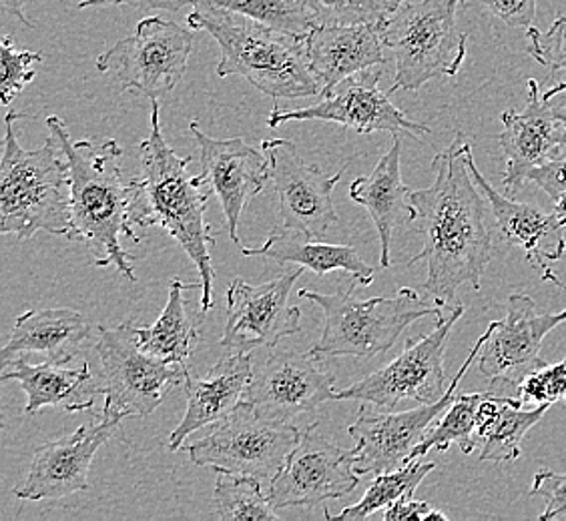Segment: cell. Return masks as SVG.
<instances>
[{
  "label": "cell",
  "mask_w": 566,
  "mask_h": 521,
  "mask_svg": "<svg viewBox=\"0 0 566 521\" xmlns=\"http://www.w3.org/2000/svg\"><path fill=\"white\" fill-rule=\"evenodd\" d=\"M434 469L436 464L432 461L422 464L418 459H412L400 469L374 476V483L356 506H349L346 510L339 511L338 515H332L326 511V520L359 521L370 518L376 511L388 510L396 501L415 496L418 486Z\"/></svg>",
  "instance_id": "31"
},
{
  "label": "cell",
  "mask_w": 566,
  "mask_h": 521,
  "mask_svg": "<svg viewBox=\"0 0 566 521\" xmlns=\"http://www.w3.org/2000/svg\"><path fill=\"white\" fill-rule=\"evenodd\" d=\"M93 337L87 317L75 309H33L17 317L14 329L0 353V365L14 359L66 365L75 361Z\"/></svg>",
  "instance_id": "25"
},
{
  "label": "cell",
  "mask_w": 566,
  "mask_h": 521,
  "mask_svg": "<svg viewBox=\"0 0 566 521\" xmlns=\"http://www.w3.org/2000/svg\"><path fill=\"white\" fill-rule=\"evenodd\" d=\"M486 343V331L470 351L469 358L458 370L447 393L436 403L420 405L410 412H376L368 403L359 410L358 419L349 425L348 434L356 442V471L359 476H380L400 469L412 461L416 447L422 444L436 419L447 412L457 397L458 385L476 361L480 349Z\"/></svg>",
  "instance_id": "12"
},
{
  "label": "cell",
  "mask_w": 566,
  "mask_h": 521,
  "mask_svg": "<svg viewBox=\"0 0 566 521\" xmlns=\"http://www.w3.org/2000/svg\"><path fill=\"white\" fill-rule=\"evenodd\" d=\"M467 159H469L470 174L474 177L482 195L486 196L491 205L502 240L524 251L528 263L534 269L541 272L545 281L566 289L565 283H560L551 265L565 257V225L558 221L555 213H545L541 206L531 205L524 201H512L509 196L501 195L489 183V179L480 173L472 157V149Z\"/></svg>",
  "instance_id": "22"
},
{
  "label": "cell",
  "mask_w": 566,
  "mask_h": 521,
  "mask_svg": "<svg viewBox=\"0 0 566 521\" xmlns=\"http://www.w3.org/2000/svg\"><path fill=\"white\" fill-rule=\"evenodd\" d=\"M376 2L380 4L381 11L386 12V14L390 17V14H394V12L398 11V9L402 7L406 0H376Z\"/></svg>",
  "instance_id": "47"
},
{
  "label": "cell",
  "mask_w": 566,
  "mask_h": 521,
  "mask_svg": "<svg viewBox=\"0 0 566 521\" xmlns=\"http://www.w3.org/2000/svg\"><path fill=\"white\" fill-rule=\"evenodd\" d=\"M502 152L506 157V169L502 183L506 193H516L534 169L558 159L566 152V127L556 119L555 113L541 97L538 81H526V107L524 110H504L501 115Z\"/></svg>",
  "instance_id": "21"
},
{
  "label": "cell",
  "mask_w": 566,
  "mask_h": 521,
  "mask_svg": "<svg viewBox=\"0 0 566 521\" xmlns=\"http://www.w3.org/2000/svg\"><path fill=\"white\" fill-rule=\"evenodd\" d=\"M566 321V309L538 313L533 297L514 294L506 299L504 321H492L480 349L479 370L491 380V390L516 397V387L528 371L543 365L545 337Z\"/></svg>",
  "instance_id": "16"
},
{
  "label": "cell",
  "mask_w": 566,
  "mask_h": 521,
  "mask_svg": "<svg viewBox=\"0 0 566 521\" xmlns=\"http://www.w3.org/2000/svg\"><path fill=\"white\" fill-rule=\"evenodd\" d=\"M361 287L352 285L338 294H319L302 289L300 297L316 304L324 313L322 337L307 353L317 361L334 358H374L394 348L406 327L426 316H444L448 309L436 301H424L412 287H402L394 295L358 301L354 294Z\"/></svg>",
  "instance_id": "6"
},
{
  "label": "cell",
  "mask_w": 566,
  "mask_h": 521,
  "mask_svg": "<svg viewBox=\"0 0 566 521\" xmlns=\"http://www.w3.org/2000/svg\"><path fill=\"white\" fill-rule=\"evenodd\" d=\"M317 26L386 22L388 14L376 0H307Z\"/></svg>",
  "instance_id": "37"
},
{
  "label": "cell",
  "mask_w": 566,
  "mask_h": 521,
  "mask_svg": "<svg viewBox=\"0 0 566 521\" xmlns=\"http://www.w3.org/2000/svg\"><path fill=\"white\" fill-rule=\"evenodd\" d=\"M489 391L484 393H470V395H457L454 402L448 405L436 427H430L422 444L416 447L412 459L424 457L430 449L447 451L452 444H458L462 454L470 456L476 449V422H479L480 403L486 400Z\"/></svg>",
  "instance_id": "32"
},
{
  "label": "cell",
  "mask_w": 566,
  "mask_h": 521,
  "mask_svg": "<svg viewBox=\"0 0 566 521\" xmlns=\"http://www.w3.org/2000/svg\"><path fill=\"white\" fill-rule=\"evenodd\" d=\"M462 316L464 305L448 309L444 316L436 319V327L428 336L408 339L402 353L392 363L346 390H338L336 400H358L384 412H394L408 400L420 405L438 402L447 393L444 353L448 336Z\"/></svg>",
  "instance_id": "10"
},
{
  "label": "cell",
  "mask_w": 566,
  "mask_h": 521,
  "mask_svg": "<svg viewBox=\"0 0 566 521\" xmlns=\"http://www.w3.org/2000/svg\"><path fill=\"white\" fill-rule=\"evenodd\" d=\"M528 181L541 187L553 201L566 193V152L555 161L534 169L533 173L528 174Z\"/></svg>",
  "instance_id": "42"
},
{
  "label": "cell",
  "mask_w": 566,
  "mask_h": 521,
  "mask_svg": "<svg viewBox=\"0 0 566 521\" xmlns=\"http://www.w3.org/2000/svg\"><path fill=\"white\" fill-rule=\"evenodd\" d=\"M43 61L41 53L17 49L9 36L0 43V97L2 105H11L12 98L21 95L29 83H33L34 65Z\"/></svg>",
  "instance_id": "35"
},
{
  "label": "cell",
  "mask_w": 566,
  "mask_h": 521,
  "mask_svg": "<svg viewBox=\"0 0 566 521\" xmlns=\"http://www.w3.org/2000/svg\"><path fill=\"white\" fill-rule=\"evenodd\" d=\"M516 400L526 405L566 402V355L558 363H543L524 375L516 387Z\"/></svg>",
  "instance_id": "36"
},
{
  "label": "cell",
  "mask_w": 566,
  "mask_h": 521,
  "mask_svg": "<svg viewBox=\"0 0 566 521\" xmlns=\"http://www.w3.org/2000/svg\"><path fill=\"white\" fill-rule=\"evenodd\" d=\"M553 203H555V206H553V213H555L558 221H560V223L566 227V193L556 196Z\"/></svg>",
  "instance_id": "46"
},
{
  "label": "cell",
  "mask_w": 566,
  "mask_h": 521,
  "mask_svg": "<svg viewBox=\"0 0 566 521\" xmlns=\"http://www.w3.org/2000/svg\"><path fill=\"white\" fill-rule=\"evenodd\" d=\"M191 51V29L161 17H147L135 33L98 55L97 71L113 76L125 91L153 100L181 83Z\"/></svg>",
  "instance_id": "11"
},
{
  "label": "cell",
  "mask_w": 566,
  "mask_h": 521,
  "mask_svg": "<svg viewBox=\"0 0 566 521\" xmlns=\"http://www.w3.org/2000/svg\"><path fill=\"white\" fill-rule=\"evenodd\" d=\"M201 287V283H184L174 277L169 283V297L159 319L149 327H137L135 336L139 348L169 365L191 370V358L199 341V327L206 321L203 311H191L184 291Z\"/></svg>",
  "instance_id": "29"
},
{
  "label": "cell",
  "mask_w": 566,
  "mask_h": 521,
  "mask_svg": "<svg viewBox=\"0 0 566 521\" xmlns=\"http://www.w3.org/2000/svg\"><path fill=\"white\" fill-rule=\"evenodd\" d=\"M380 78L381 68H370L339 81L334 87L324 88L319 100L304 109L282 110L275 107L268 119V127L277 129L290 120H326L344 125L358 135H371L378 130L392 132L394 137L408 132L416 139L430 135L428 125L408 119L394 105L390 93L381 91Z\"/></svg>",
  "instance_id": "14"
},
{
  "label": "cell",
  "mask_w": 566,
  "mask_h": 521,
  "mask_svg": "<svg viewBox=\"0 0 566 521\" xmlns=\"http://www.w3.org/2000/svg\"><path fill=\"white\" fill-rule=\"evenodd\" d=\"M133 326V321L113 329L98 326L95 341L105 395L101 413L123 419L155 412L175 387L186 383L187 373L191 371L145 353Z\"/></svg>",
  "instance_id": "9"
},
{
  "label": "cell",
  "mask_w": 566,
  "mask_h": 521,
  "mask_svg": "<svg viewBox=\"0 0 566 521\" xmlns=\"http://www.w3.org/2000/svg\"><path fill=\"white\" fill-rule=\"evenodd\" d=\"M462 0H406L384 22V43L392 55L396 91L416 93L440 76L458 75L469 34L458 29Z\"/></svg>",
  "instance_id": "7"
},
{
  "label": "cell",
  "mask_w": 566,
  "mask_h": 521,
  "mask_svg": "<svg viewBox=\"0 0 566 521\" xmlns=\"http://www.w3.org/2000/svg\"><path fill=\"white\" fill-rule=\"evenodd\" d=\"M46 127L61 142L71 169L73 228L66 240L81 243L97 267L113 265L129 281H137L132 265L135 255L120 247V237L133 243L142 240L129 221L132 185L123 179L119 142L71 141L65 120L56 115L46 117Z\"/></svg>",
  "instance_id": "3"
},
{
  "label": "cell",
  "mask_w": 566,
  "mask_h": 521,
  "mask_svg": "<svg viewBox=\"0 0 566 521\" xmlns=\"http://www.w3.org/2000/svg\"><path fill=\"white\" fill-rule=\"evenodd\" d=\"M213 501L221 520H280L260 479L218 471Z\"/></svg>",
  "instance_id": "33"
},
{
  "label": "cell",
  "mask_w": 566,
  "mask_h": 521,
  "mask_svg": "<svg viewBox=\"0 0 566 521\" xmlns=\"http://www.w3.org/2000/svg\"><path fill=\"white\" fill-rule=\"evenodd\" d=\"M300 432L290 422L263 417L243 400L206 437L187 447V454L199 467L272 481L297 446Z\"/></svg>",
  "instance_id": "8"
},
{
  "label": "cell",
  "mask_w": 566,
  "mask_h": 521,
  "mask_svg": "<svg viewBox=\"0 0 566 521\" xmlns=\"http://www.w3.org/2000/svg\"><path fill=\"white\" fill-rule=\"evenodd\" d=\"M528 55L553 75H566V14L558 17L551 29L543 33L536 26L526 29Z\"/></svg>",
  "instance_id": "38"
},
{
  "label": "cell",
  "mask_w": 566,
  "mask_h": 521,
  "mask_svg": "<svg viewBox=\"0 0 566 521\" xmlns=\"http://www.w3.org/2000/svg\"><path fill=\"white\" fill-rule=\"evenodd\" d=\"M0 381H19L27 393L29 415L41 412L44 407H53L59 412H87L103 393L101 380L93 375L87 361H83L75 370H69L59 363H34L29 359H14L7 368H2Z\"/></svg>",
  "instance_id": "26"
},
{
  "label": "cell",
  "mask_w": 566,
  "mask_h": 521,
  "mask_svg": "<svg viewBox=\"0 0 566 521\" xmlns=\"http://www.w3.org/2000/svg\"><path fill=\"white\" fill-rule=\"evenodd\" d=\"M305 51L322 91L388 63L384 22L316 26L305 39Z\"/></svg>",
  "instance_id": "23"
},
{
  "label": "cell",
  "mask_w": 566,
  "mask_h": 521,
  "mask_svg": "<svg viewBox=\"0 0 566 521\" xmlns=\"http://www.w3.org/2000/svg\"><path fill=\"white\" fill-rule=\"evenodd\" d=\"M464 135H458L432 161L434 183L412 191L416 221L424 233V249L408 265L426 260L424 291L432 301L452 309L458 289L470 285L479 291L492 259V235L486 225V196L470 174Z\"/></svg>",
  "instance_id": "1"
},
{
  "label": "cell",
  "mask_w": 566,
  "mask_h": 521,
  "mask_svg": "<svg viewBox=\"0 0 566 521\" xmlns=\"http://www.w3.org/2000/svg\"><path fill=\"white\" fill-rule=\"evenodd\" d=\"M213 2L300 41H305L317 26L307 0H213Z\"/></svg>",
  "instance_id": "34"
},
{
  "label": "cell",
  "mask_w": 566,
  "mask_h": 521,
  "mask_svg": "<svg viewBox=\"0 0 566 521\" xmlns=\"http://www.w3.org/2000/svg\"><path fill=\"white\" fill-rule=\"evenodd\" d=\"M251 353H229L206 373H187V410L181 424L169 435V449L177 451L189 435L216 425L240 405L253 380Z\"/></svg>",
  "instance_id": "24"
},
{
  "label": "cell",
  "mask_w": 566,
  "mask_h": 521,
  "mask_svg": "<svg viewBox=\"0 0 566 521\" xmlns=\"http://www.w3.org/2000/svg\"><path fill=\"white\" fill-rule=\"evenodd\" d=\"M310 353L272 351L262 365L253 370V380L245 395L255 412L292 422L302 413L314 412L319 405L336 400V378L322 368Z\"/></svg>",
  "instance_id": "18"
},
{
  "label": "cell",
  "mask_w": 566,
  "mask_h": 521,
  "mask_svg": "<svg viewBox=\"0 0 566 521\" xmlns=\"http://www.w3.org/2000/svg\"><path fill=\"white\" fill-rule=\"evenodd\" d=\"M538 0H482L484 9L491 12L496 21L511 29H528L533 26Z\"/></svg>",
  "instance_id": "40"
},
{
  "label": "cell",
  "mask_w": 566,
  "mask_h": 521,
  "mask_svg": "<svg viewBox=\"0 0 566 521\" xmlns=\"http://www.w3.org/2000/svg\"><path fill=\"white\" fill-rule=\"evenodd\" d=\"M319 424L300 432V442L270 481L268 496L275 508H314L342 500L359 486L354 449H344L319 434Z\"/></svg>",
  "instance_id": "13"
},
{
  "label": "cell",
  "mask_w": 566,
  "mask_h": 521,
  "mask_svg": "<svg viewBox=\"0 0 566 521\" xmlns=\"http://www.w3.org/2000/svg\"><path fill=\"white\" fill-rule=\"evenodd\" d=\"M123 417L101 413L98 419L81 425L75 434L34 449L27 479L14 496L19 500H63L76 491L91 488L88 471L98 449L119 429Z\"/></svg>",
  "instance_id": "19"
},
{
  "label": "cell",
  "mask_w": 566,
  "mask_h": 521,
  "mask_svg": "<svg viewBox=\"0 0 566 521\" xmlns=\"http://www.w3.org/2000/svg\"><path fill=\"white\" fill-rule=\"evenodd\" d=\"M159 109V98H153L151 132L139 142L142 173L129 179V221L133 227H161L179 243L199 273L201 311L209 313L213 307L211 249L216 235L206 213L213 191L201 174L193 177L187 171L191 157H179L165 141Z\"/></svg>",
  "instance_id": "2"
},
{
  "label": "cell",
  "mask_w": 566,
  "mask_h": 521,
  "mask_svg": "<svg viewBox=\"0 0 566 521\" xmlns=\"http://www.w3.org/2000/svg\"><path fill=\"white\" fill-rule=\"evenodd\" d=\"M262 151L270 161V181L280 201L283 227L302 231L312 240H326L338 223L332 191L348 164L336 174H326L316 164L305 163L294 142L285 139H265Z\"/></svg>",
  "instance_id": "17"
},
{
  "label": "cell",
  "mask_w": 566,
  "mask_h": 521,
  "mask_svg": "<svg viewBox=\"0 0 566 521\" xmlns=\"http://www.w3.org/2000/svg\"><path fill=\"white\" fill-rule=\"evenodd\" d=\"M543 98H545V103L551 107V110L555 113L556 119L560 120L566 127V81L556 85V87L548 88Z\"/></svg>",
  "instance_id": "44"
},
{
  "label": "cell",
  "mask_w": 566,
  "mask_h": 521,
  "mask_svg": "<svg viewBox=\"0 0 566 521\" xmlns=\"http://www.w3.org/2000/svg\"><path fill=\"white\" fill-rule=\"evenodd\" d=\"M187 24L191 31L216 39L221 51V78L241 76L273 100L322 95V85L310 68L305 41L277 33L213 0H201L187 17Z\"/></svg>",
  "instance_id": "4"
},
{
  "label": "cell",
  "mask_w": 566,
  "mask_h": 521,
  "mask_svg": "<svg viewBox=\"0 0 566 521\" xmlns=\"http://www.w3.org/2000/svg\"><path fill=\"white\" fill-rule=\"evenodd\" d=\"M400 157H402V141H400V135H396L392 149L381 157L380 163L374 167V171L358 177L349 185V199L370 213L371 221L378 228L381 267L392 265L390 253H392L396 227L416 221V209L410 201L412 191L403 185Z\"/></svg>",
  "instance_id": "27"
},
{
  "label": "cell",
  "mask_w": 566,
  "mask_h": 521,
  "mask_svg": "<svg viewBox=\"0 0 566 521\" xmlns=\"http://www.w3.org/2000/svg\"><path fill=\"white\" fill-rule=\"evenodd\" d=\"M302 273L304 267H297L262 285H250L240 277L229 283L221 348L229 353H253L300 333L302 309L290 305V294Z\"/></svg>",
  "instance_id": "15"
},
{
  "label": "cell",
  "mask_w": 566,
  "mask_h": 521,
  "mask_svg": "<svg viewBox=\"0 0 566 521\" xmlns=\"http://www.w3.org/2000/svg\"><path fill=\"white\" fill-rule=\"evenodd\" d=\"M27 2H29V0H0V7H2V11L7 12V14H11L14 19H19L24 26L34 29V22L29 21V19L24 17V11H22Z\"/></svg>",
  "instance_id": "45"
},
{
  "label": "cell",
  "mask_w": 566,
  "mask_h": 521,
  "mask_svg": "<svg viewBox=\"0 0 566 521\" xmlns=\"http://www.w3.org/2000/svg\"><path fill=\"white\" fill-rule=\"evenodd\" d=\"M245 257H265L280 265H300L304 269L327 275V273L348 272L361 287H368L374 279V269L361 259L358 251L349 245H329L324 241L312 240L302 231L273 227L270 237L260 247H241Z\"/></svg>",
  "instance_id": "28"
},
{
  "label": "cell",
  "mask_w": 566,
  "mask_h": 521,
  "mask_svg": "<svg viewBox=\"0 0 566 521\" xmlns=\"http://www.w3.org/2000/svg\"><path fill=\"white\" fill-rule=\"evenodd\" d=\"M531 496H538L545 500V511L538 515V520L566 521V474H534Z\"/></svg>",
  "instance_id": "39"
},
{
  "label": "cell",
  "mask_w": 566,
  "mask_h": 521,
  "mask_svg": "<svg viewBox=\"0 0 566 521\" xmlns=\"http://www.w3.org/2000/svg\"><path fill=\"white\" fill-rule=\"evenodd\" d=\"M551 405H534L524 410L523 403L511 395L489 390L486 400L480 403L476 422V447H482V461H514L521 457L526 434L545 417Z\"/></svg>",
  "instance_id": "30"
},
{
  "label": "cell",
  "mask_w": 566,
  "mask_h": 521,
  "mask_svg": "<svg viewBox=\"0 0 566 521\" xmlns=\"http://www.w3.org/2000/svg\"><path fill=\"white\" fill-rule=\"evenodd\" d=\"M384 520L386 521H447V513L440 510H434L430 503L426 501H416L415 496H408L402 500L392 503L388 510H384Z\"/></svg>",
  "instance_id": "41"
},
{
  "label": "cell",
  "mask_w": 566,
  "mask_h": 521,
  "mask_svg": "<svg viewBox=\"0 0 566 521\" xmlns=\"http://www.w3.org/2000/svg\"><path fill=\"white\" fill-rule=\"evenodd\" d=\"M24 115H7L4 151L0 164V233L31 240L39 231L69 237L71 217V169L55 135L34 151H24L14 132V120Z\"/></svg>",
  "instance_id": "5"
},
{
  "label": "cell",
  "mask_w": 566,
  "mask_h": 521,
  "mask_svg": "<svg viewBox=\"0 0 566 521\" xmlns=\"http://www.w3.org/2000/svg\"><path fill=\"white\" fill-rule=\"evenodd\" d=\"M201 0H81L78 9H97V7H139V9H155V11H181L186 7H197Z\"/></svg>",
  "instance_id": "43"
},
{
  "label": "cell",
  "mask_w": 566,
  "mask_h": 521,
  "mask_svg": "<svg viewBox=\"0 0 566 521\" xmlns=\"http://www.w3.org/2000/svg\"><path fill=\"white\" fill-rule=\"evenodd\" d=\"M201 152V177L218 196L231 241L240 243L241 215L253 196L260 195L270 181V161L265 152L253 149L241 137L213 139L197 120L189 123Z\"/></svg>",
  "instance_id": "20"
}]
</instances>
